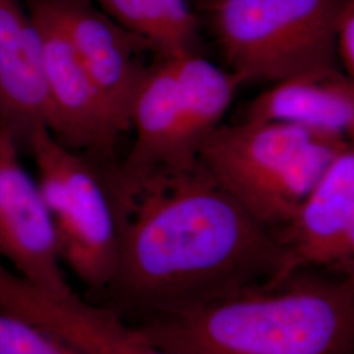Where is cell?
<instances>
[{
    "mask_svg": "<svg viewBox=\"0 0 354 354\" xmlns=\"http://www.w3.org/2000/svg\"><path fill=\"white\" fill-rule=\"evenodd\" d=\"M335 51L342 71L354 79V0H345L335 30Z\"/></svg>",
    "mask_w": 354,
    "mask_h": 354,
    "instance_id": "ac0fdd59",
    "label": "cell"
},
{
    "mask_svg": "<svg viewBox=\"0 0 354 354\" xmlns=\"http://www.w3.org/2000/svg\"><path fill=\"white\" fill-rule=\"evenodd\" d=\"M140 326L174 354H352L354 277L299 272Z\"/></svg>",
    "mask_w": 354,
    "mask_h": 354,
    "instance_id": "7a4b0ae2",
    "label": "cell"
},
{
    "mask_svg": "<svg viewBox=\"0 0 354 354\" xmlns=\"http://www.w3.org/2000/svg\"><path fill=\"white\" fill-rule=\"evenodd\" d=\"M117 24L146 39L159 57L196 53L198 26L187 0H97Z\"/></svg>",
    "mask_w": 354,
    "mask_h": 354,
    "instance_id": "2e32d148",
    "label": "cell"
},
{
    "mask_svg": "<svg viewBox=\"0 0 354 354\" xmlns=\"http://www.w3.org/2000/svg\"><path fill=\"white\" fill-rule=\"evenodd\" d=\"M102 172L118 236L105 295L115 304L165 317L277 279L274 234L200 163L127 172L104 162Z\"/></svg>",
    "mask_w": 354,
    "mask_h": 354,
    "instance_id": "6da1fadb",
    "label": "cell"
},
{
    "mask_svg": "<svg viewBox=\"0 0 354 354\" xmlns=\"http://www.w3.org/2000/svg\"><path fill=\"white\" fill-rule=\"evenodd\" d=\"M42 42L48 91L46 129L70 150L114 162L124 130L76 57L53 13L38 0H26Z\"/></svg>",
    "mask_w": 354,
    "mask_h": 354,
    "instance_id": "5b68a950",
    "label": "cell"
},
{
    "mask_svg": "<svg viewBox=\"0 0 354 354\" xmlns=\"http://www.w3.org/2000/svg\"><path fill=\"white\" fill-rule=\"evenodd\" d=\"M0 354H84L54 330L0 304Z\"/></svg>",
    "mask_w": 354,
    "mask_h": 354,
    "instance_id": "e0dca14e",
    "label": "cell"
},
{
    "mask_svg": "<svg viewBox=\"0 0 354 354\" xmlns=\"http://www.w3.org/2000/svg\"><path fill=\"white\" fill-rule=\"evenodd\" d=\"M58 20L77 59L124 131L130 129L136 95L150 66L140 55L151 45L117 24L89 0H38Z\"/></svg>",
    "mask_w": 354,
    "mask_h": 354,
    "instance_id": "ba28073f",
    "label": "cell"
},
{
    "mask_svg": "<svg viewBox=\"0 0 354 354\" xmlns=\"http://www.w3.org/2000/svg\"><path fill=\"white\" fill-rule=\"evenodd\" d=\"M322 134L327 133L283 122L219 125L201 143L197 162L248 212L279 168Z\"/></svg>",
    "mask_w": 354,
    "mask_h": 354,
    "instance_id": "30bf717a",
    "label": "cell"
},
{
    "mask_svg": "<svg viewBox=\"0 0 354 354\" xmlns=\"http://www.w3.org/2000/svg\"><path fill=\"white\" fill-rule=\"evenodd\" d=\"M244 121L292 124L352 140L354 79L337 67L289 76L253 99Z\"/></svg>",
    "mask_w": 354,
    "mask_h": 354,
    "instance_id": "7c38bea8",
    "label": "cell"
},
{
    "mask_svg": "<svg viewBox=\"0 0 354 354\" xmlns=\"http://www.w3.org/2000/svg\"><path fill=\"white\" fill-rule=\"evenodd\" d=\"M26 152L37 165L64 266L92 292L105 295L117 272L118 236L102 160L96 165V158L64 147L45 127L35 131Z\"/></svg>",
    "mask_w": 354,
    "mask_h": 354,
    "instance_id": "277c9868",
    "label": "cell"
},
{
    "mask_svg": "<svg viewBox=\"0 0 354 354\" xmlns=\"http://www.w3.org/2000/svg\"><path fill=\"white\" fill-rule=\"evenodd\" d=\"M171 59L181 124L180 162L183 167H192L198 163L197 151L201 143L219 127L243 80L197 53L180 54Z\"/></svg>",
    "mask_w": 354,
    "mask_h": 354,
    "instance_id": "5bb4252c",
    "label": "cell"
},
{
    "mask_svg": "<svg viewBox=\"0 0 354 354\" xmlns=\"http://www.w3.org/2000/svg\"><path fill=\"white\" fill-rule=\"evenodd\" d=\"M282 266L272 285L306 270L354 277V149L346 146L289 221L273 231Z\"/></svg>",
    "mask_w": 354,
    "mask_h": 354,
    "instance_id": "8992f818",
    "label": "cell"
},
{
    "mask_svg": "<svg viewBox=\"0 0 354 354\" xmlns=\"http://www.w3.org/2000/svg\"><path fill=\"white\" fill-rule=\"evenodd\" d=\"M130 127L136 130V140L125 162L118 165L122 171L183 167L181 124L171 57H160L150 66L131 106Z\"/></svg>",
    "mask_w": 354,
    "mask_h": 354,
    "instance_id": "4fadbf2b",
    "label": "cell"
},
{
    "mask_svg": "<svg viewBox=\"0 0 354 354\" xmlns=\"http://www.w3.org/2000/svg\"><path fill=\"white\" fill-rule=\"evenodd\" d=\"M345 0H214L212 26L228 70L276 83L337 67L335 30Z\"/></svg>",
    "mask_w": 354,
    "mask_h": 354,
    "instance_id": "3957f363",
    "label": "cell"
},
{
    "mask_svg": "<svg viewBox=\"0 0 354 354\" xmlns=\"http://www.w3.org/2000/svg\"><path fill=\"white\" fill-rule=\"evenodd\" d=\"M0 260L19 277L54 297L73 292L64 273L50 213L20 162L12 137L0 127Z\"/></svg>",
    "mask_w": 354,
    "mask_h": 354,
    "instance_id": "52a82bcc",
    "label": "cell"
},
{
    "mask_svg": "<svg viewBox=\"0 0 354 354\" xmlns=\"http://www.w3.org/2000/svg\"><path fill=\"white\" fill-rule=\"evenodd\" d=\"M0 304L54 330L84 354H174L120 313L75 291L54 297L38 290L0 260Z\"/></svg>",
    "mask_w": 354,
    "mask_h": 354,
    "instance_id": "9c48e42d",
    "label": "cell"
},
{
    "mask_svg": "<svg viewBox=\"0 0 354 354\" xmlns=\"http://www.w3.org/2000/svg\"><path fill=\"white\" fill-rule=\"evenodd\" d=\"M352 140L322 134L310 140L279 168L260 190L248 213L272 232L289 221L329 165Z\"/></svg>",
    "mask_w": 354,
    "mask_h": 354,
    "instance_id": "9a60e30c",
    "label": "cell"
},
{
    "mask_svg": "<svg viewBox=\"0 0 354 354\" xmlns=\"http://www.w3.org/2000/svg\"><path fill=\"white\" fill-rule=\"evenodd\" d=\"M48 91L42 42L19 0H0V127L20 152L39 127H46Z\"/></svg>",
    "mask_w": 354,
    "mask_h": 354,
    "instance_id": "8fae6325",
    "label": "cell"
}]
</instances>
